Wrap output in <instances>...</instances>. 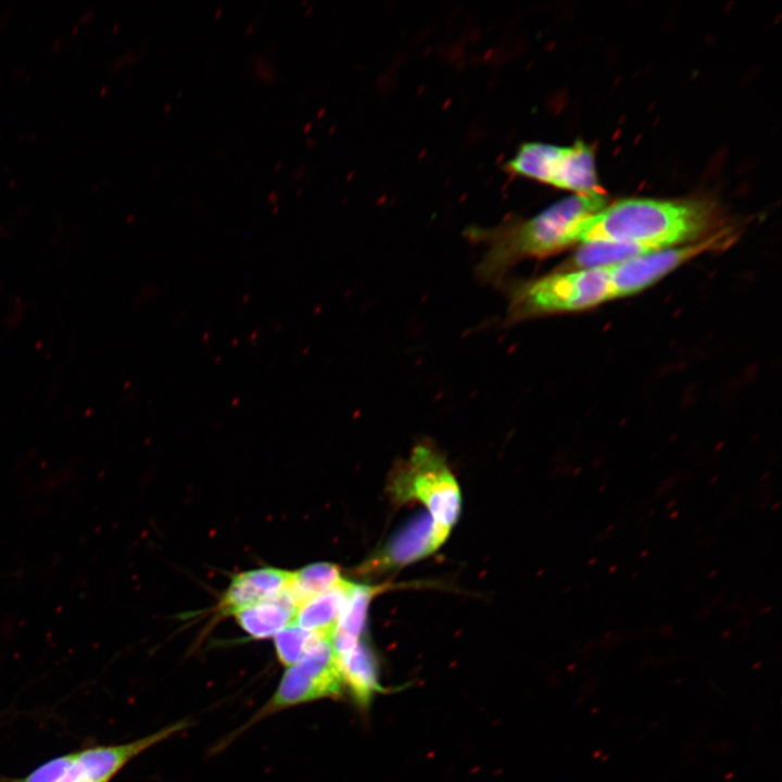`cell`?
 Returning a JSON list of instances; mask_svg holds the SVG:
<instances>
[{
    "mask_svg": "<svg viewBox=\"0 0 782 782\" xmlns=\"http://www.w3.org/2000/svg\"><path fill=\"white\" fill-rule=\"evenodd\" d=\"M604 193L575 194L530 218L510 216L493 227H468L464 235L487 248L476 267L480 280L502 283L526 258L556 254L577 242L581 224L605 207Z\"/></svg>",
    "mask_w": 782,
    "mask_h": 782,
    "instance_id": "1",
    "label": "cell"
},
{
    "mask_svg": "<svg viewBox=\"0 0 782 782\" xmlns=\"http://www.w3.org/2000/svg\"><path fill=\"white\" fill-rule=\"evenodd\" d=\"M714 218L712 204L702 200H621L585 219L577 242L629 243L663 250L697 240Z\"/></svg>",
    "mask_w": 782,
    "mask_h": 782,
    "instance_id": "2",
    "label": "cell"
},
{
    "mask_svg": "<svg viewBox=\"0 0 782 782\" xmlns=\"http://www.w3.org/2000/svg\"><path fill=\"white\" fill-rule=\"evenodd\" d=\"M507 321L551 313L585 310L615 297L608 266L558 270L505 286Z\"/></svg>",
    "mask_w": 782,
    "mask_h": 782,
    "instance_id": "3",
    "label": "cell"
},
{
    "mask_svg": "<svg viewBox=\"0 0 782 782\" xmlns=\"http://www.w3.org/2000/svg\"><path fill=\"white\" fill-rule=\"evenodd\" d=\"M393 501L417 500L440 525L452 529L462 509L457 481L442 454L428 444H418L407 461L391 474L388 485Z\"/></svg>",
    "mask_w": 782,
    "mask_h": 782,
    "instance_id": "4",
    "label": "cell"
},
{
    "mask_svg": "<svg viewBox=\"0 0 782 782\" xmlns=\"http://www.w3.org/2000/svg\"><path fill=\"white\" fill-rule=\"evenodd\" d=\"M505 169L577 194L605 193L597 182L593 150L582 141L571 147L524 143Z\"/></svg>",
    "mask_w": 782,
    "mask_h": 782,
    "instance_id": "5",
    "label": "cell"
},
{
    "mask_svg": "<svg viewBox=\"0 0 782 782\" xmlns=\"http://www.w3.org/2000/svg\"><path fill=\"white\" fill-rule=\"evenodd\" d=\"M343 676L331 640L324 639L285 671L270 699L245 726L275 712L340 693Z\"/></svg>",
    "mask_w": 782,
    "mask_h": 782,
    "instance_id": "6",
    "label": "cell"
},
{
    "mask_svg": "<svg viewBox=\"0 0 782 782\" xmlns=\"http://www.w3.org/2000/svg\"><path fill=\"white\" fill-rule=\"evenodd\" d=\"M732 239L731 230H720L695 243L657 250L608 265L615 297H627L640 292L688 260L728 244Z\"/></svg>",
    "mask_w": 782,
    "mask_h": 782,
    "instance_id": "7",
    "label": "cell"
},
{
    "mask_svg": "<svg viewBox=\"0 0 782 782\" xmlns=\"http://www.w3.org/2000/svg\"><path fill=\"white\" fill-rule=\"evenodd\" d=\"M187 727L189 722L182 720L128 743L77 751L74 762L59 782H110L131 759Z\"/></svg>",
    "mask_w": 782,
    "mask_h": 782,
    "instance_id": "8",
    "label": "cell"
},
{
    "mask_svg": "<svg viewBox=\"0 0 782 782\" xmlns=\"http://www.w3.org/2000/svg\"><path fill=\"white\" fill-rule=\"evenodd\" d=\"M450 532L428 513L419 514L366 563L365 570L390 569L426 557L444 543Z\"/></svg>",
    "mask_w": 782,
    "mask_h": 782,
    "instance_id": "9",
    "label": "cell"
},
{
    "mask_svg": "<svg viewBox=\"0 0 782 782\" xmlns=\"http://www.w3.org/2000/svg\"><path fill=\"white\" fill-rule=\"evenodd\" d=\"M292 572L277 568H260L235 576L225 592L219 610L224 615L273 598L288 589Z\"/></svg>",
    "mask_w": 782,
    "mask_h": 782,
    "instance_id": "10",
    "label": "cell"
},
{
    "mask_svg": "<svg viewBox=\"0 0 782 782\" xmlns=\"http://www.w3.org/2000/svg\"><path fill=\"white\" fill-rule=\"evenodd\" d=\"M299 606L288 589L277 596L237 611L236 618L241 628L255 639H265L277 634L293 623Z\"/></svg>",
    "mask_w": 782,
    "mask_h": 782,
    "instance_id": "11",
    "label": "cell"
},
{
    "mask_svg": "<svg viewBox=\"0 0 782 782\" xmlns=\"http://www.w3.org/2000/svg\"><path fill=\"white\" fill-rule=\"evenodd\" d=\"M351 585L352 582L344 580L340 585L307 600L298 608L293 623L332 639Z\"/></svg>",
    "mask_w": 782,
    "mask_h": 782,
    "instance_id": "12",
    "label": "cell"
},
{
    "mask_svg": "<svg viewBox=\"0 0 782 782\" xmlns=\"http://www.w3.org/2000/svg\"><path fill=\"white\" fill-rule=\"evenodd\" d=\"M653 251L655 250L629 243H582L559 270L584 269L613 265Z\"/></svg>",
    "mask_w": 782,
    "mask_h": 782,
    "instance_id": "13",
    "label": "cell"
},
{
    "mask_svg": "<svg viewBox=\"0 0 782 782\" xmlns=\"http://www.w3.org/2000/svg\"><path fill=\"white\" fill-rule=\"evenodd\" d=\"M343 581L338 566L317 563L292 572L288 591L300 607L307 600L340 585Z\"/></svg>",
    "mask_w": 782,
    "mask_h": 782,
    "instance_id": "14",
    "label": "cell"
},
{
    "mask_svg": "<svg viewBox=\"0 0 782 782\" xmlns=\"http://www.w3.org/2000/svg\"><path fill=\"white\" fill-rule=\"evenodd\" d=\"M343 680H346L358 698L365 701L375 684L374 659L366 644H358L343 656L337 657Z\"/></svg>",
    "mask_w": 782,
    "mask_h": 782,
    "instance_id": "15",
    "label": "cell"
},
{
    "mask_svg": "<svg viewBox=\"0 0 782 782\" xmlns=\"http://www.w3.org/2000/svg\"><path fill=\"white\" fill-rule=\"evenodd\" d=\"M381 588L352 583L336 631L360 638L366 626L371 598Z\"/></svg>",
    "mask_w": 782,
    "mask_h": 782,
    "instance_id": "16",
    "label": "cell"
},
{
    "mask_svg": "<svg viewBox=\"0 0 782 782\" xmlns=\"http://www.w3.org/2000/svg\"><path fill=\"white\" fill-rule=\"evenodd\" d=\"M327 639L316 632L290 623L275 634V647L281 664L290 667L320 640ZM331 640V639H329Z\"/></svg>",
    "mask_w": 782,
    "mask_h": 782,
    "instance_id": "17",
    "label": "cell"
},
{
    "mask_svg": "<svg viewBox=\"0 0 782 782\" xmlns=\"http://www.w3.org/2000/svg\"><path fill=\"white\" fill-rule=\"evenodd\" d=\"M75 754L73 752L50 759L18 782H59L74 762Z\"/></svg>",
    "mask_w": 782,
    "mask_h": 782,
    "instance_id": "18",
    "label": "cell"
},
{
    "mask_svg": "<svg viewBox=\"0 0 782 782\" xmlns=\"http://www.w3.org/2000/svg\"><path fill=\"white\" fill-rule=\"evenodd\" d=\"M258 58H260V60L256 61V65H255L256 75L260 76L262 79H265L267 81H273L276 77L274 68L268 63L266 64V66H264L263 65L264 59L260 55H258Z\"/></svg>",
    "mask_w": 782,
    "mask_h": 782,
    "instance_id": "19",
    "label": "cell"
},
{
    "mask_svg": "<svg viewBox=\"0 0 782 782\" xmlns=\"http://www.w3.org/2000/svg\"><path fill=\"white\" fill-rule=\"evenodd\" d=\"M305 167L303 165L299 166L293 175V180L298 181L300 180L304 175Z\"/></svg>",
    "mask_w": 782,
    "mask_h": 782,
    "instance_id": "20",
    "label": "cell"
},
{
    "mask_svg": "<svg viewBox=\"0 0 782 782\" xmlns=\"http://www.w3.org/2000/svg\"><path fill=\"white\" fill-rule=\"evenodd\" d=\"M278 197H279L278 193H277L275 190H273V191H270V192L268 193L267 200H268L270 203H276L277 200H278Z\"/></svg>",
    "mask_w": 782,
    "mask_h": 782,
    "instance_id": "21",
    "label": "cell"
},
{
    "mask_svg": "<svg viewBox=\"0 0 782 782\" xmlns=\"http://www.w3.org/2000/svg\"><path fill=\"white\" fill-rule=\"evenodd\" d=\"M255 24L254 22L249 23V25L245 28V35H250L254 30Z\"/></svg>",
    "mask_w": 782,
    "mask_h": 782,
    "instance_id": "22",
    "label": "cell"
},
{
    "mask_svg": "<svg viewBox=\"0 0 782 782\" xmlns=\"http://www.w3.org/2000/svg\"><path fill=\"white\" fill-rule=\"evenodd\" d=\"M311 127H312V123H311V122H307V123L303 126V133H307V131L311 129Z\"/></svg>",
    "mask_w": 782,
    "mask_h": 782,
    "instance_id": "23",
    "label": "cell"
},
{
    "mask_svg": "<svg viewBox=\"0 0 782 782\" xmlns=\"http://www.w3.org/2000/svg\"><path fill=\"white\" fill-rule=\"evenodd\" d=\"M171 108H172L171 103H169V102H167V103H165V104H164V108H163V110H164V112H165V113H168V112H169V110H171Z\"/></svg>",
    "mask_w": 782,
    "mask_h": 782,
    "instance_id": "24",
    "label": "cell"
},
{
    "mask_svg": "<svg viewBox=\"0 0 782 782\" xmlns=\"http://www.w3.org/2000/svg\"><path fill=\"white\" fill-rule=\"evenodd\" d=\"M305 144L310 148L312 144H315V140H313L312 138H308V139L305 141Z\"/></svg>",
    "mask_w": 782,
    "mask_h": 782,
    "instance_id": "25",
    "label": "cell"
},
{
    "mask_svg": "<svg viewBox=\"0 0 782 782\" xmlns=\"http://www.w3.org/2000/svg\"><path fill=\"white\" fill-rule=\"evenodd\" d=\"M220 14H222V8L218 7L215 11V18H218L220 16Z\"/></svg>",
    "mask_w": 782,
    "mask_h": 782,
    "instance_id": "26",
    "label": "cell"
},
{
    "mask_svg": "<svg viewBox=\"0 0 782 782\" xmlns=\"http://www.w3.org/2000/svg\"><path fill=\"white\" fill-rule=\"evenodd\" d=\"M280 166H281V162H277L275 165V171H278L280 168Z\"/></svg>",
    "mask_w": 782,
    "mask_h": 782,
    "instance_id": "27",
    "label": "cell"
},
{
    "mask_svg": "<svg viewBox=\"0 0 782 782\" xmlns=\"http://www.w3.org/2000/svg\"><path fill=\"white\" fill-rule=\"evenodd\" d=\"M312 9H313V7H312V5H310V7H308V8L306 9V11H305V14H306V15H308V14H310V12L312 11Z\"/></svg>",
    "mask_w": 782,
    "mask_h": 782,
    "instance_id": "28",
    "label": "cell"
},
{
    "mask_svg": "<svg viewBox=\"0 0 782 782\" xmlns=\"http://www.w3.org/2000/svg\"><path fill=\"white\" fill-rule=\"evenodd\" d=\"M301 192H302V188L300 187V188L297 189L295 195H300Z\"/></svg>",
    "mask_w": 782,
    "mask_h": 782,
    "instance_id": "29",
    "label": "cell"
},
{
    "mask_svg": "<svg viewBox=\"0 0 782 782\" xmlns=\"http://www.w3.org/2000/svg\"><path fill=\"white\" fill-rule=\"evenodd\" d=\"M278 210H279V206H278V205H275L274 209H273V212L276 213Z\"/></svg>",
    "mask_w": 782,
    "mask_h": 782,
    "instance_id": "30",
    "label": "cell"
},
{
    "mask_svg": "<svg viewBox=\"0 0 782 782\" xmlns=\"http://www.w3.org/2000/svg\"><path fill=\"white\" fill-rule=\"evenodd\" d=\"M324 109L319 111L318 116L323 115Z\"/></svg>",
    "mask_w": 782,
    "mask_h": 782,
    "instance_id": "31",
    "label": "cell"
},
{
    "mask_svg": "<svg viewBox=\"0 0 782 782\" xmlns=\"http://www.w3.org/2000/svg\"><path fill=\"white\" fill-rule=\"evenodd\" d=\"M302 4H303V5L306 4V0H302Z\"/></svg>",
    "mask_w": 782,
    "mask_h": 782,
    "instance_id": "32",
    "label": "cell"
}]
</instances>
